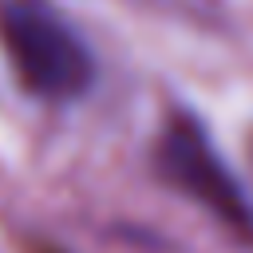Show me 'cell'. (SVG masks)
I'll list each match as a JSON object with an SVG mask.
<instances>
[{"label":"cell","mask_w":253,"mask_h":253,"mask_svg":"<svg viewBox=\"0 0 253 253\" xmlns=\"http://www.w3.org/2000/svg\"><path fill=\"white\" fill-rule=\"evenodd\" d=\"M0 47L20 87L43 103H71L95 83V55L47 0H0Z\"/></svg>","instance_id":"cell-1"},{"label":"cell","mask_w":253,"mask_h":253,"mask_svg":"<svg viewBox=\"0 0 253 253\" xmlns=\"http://www.w3.org/2000/svg\"><path fill=\"white\" fill-rule=\"evenodd\" d=\"M154 170L170 190L202 206L233 241L253 245V198L233 178L229 162L217 154L213 138L194 115L186 111L166 115L154 138Z\"/></svg>","instance_id":"cell-2"}]
</instances>
